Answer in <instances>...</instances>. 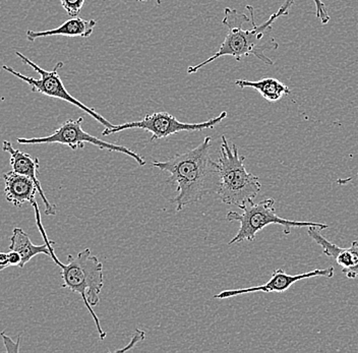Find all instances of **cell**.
I'll return each mask as SVG.
<instances>
[{
  "mask_svg": "<svg viewBox=\"0 0 358 353\" xmlns=\"http://www.w3.org/2000/svg\"><path fill=\"white\" fill-rule=\"evenodd\" d=\"M35 214L40 233L43 236L44 243L48 245L50 251V258L62 269V277L64 280L62 288H67L71 291L80 294L85 305L88 308L90 315L95 322L100 340H104L106 338V332L102 329L99 318L93 310V307H96L100 303V294L104 286L103 264L98 260L97 257L91 254L90 249H85L84 251L78 252L76 258L69 254L67 257V264L60 262L53 249L55 241L49 240L42 224L40 209H36Z\"/></svg>",
  "mask_w": 358,
  "mask_h": 353,
  "instance_id": "3",
  "label": "cell"
},
{
  "mask_svg": "<svg viewBox=\"0 0 358 353\" xmlns=\"http://www.w3.org/2000/svg\"><path fill=\"white\" fill-rule=\"evenodd\" d=\"M239 209L243 210V213L229 211L226 215L228 222L239 223V229L236 236L228 243L232 245L235 243H243V241H254L257 234L259 231L268 226V225L277 224L283 227L285 236H289L293 227L302 228L315 226L320 230L327 229L328 225L324 223L306 222V221L289 220V219L281 218L277 215L275 210L274 199H265L259 203H246L241 206Z\"/></svg>",
  "mask_w": 358,
  "mask_h": 353,
  "instance_id": "5",
  "label": "cell"
},
{
  "mask_svg": "<svg viewBox=\"0 0 358 353\" xmlns=\"http://www.w3.org/2000/svg\"><path fill=\"white\" fill-rule=\"evenodd\" d=\"M315 6V15L317 19L321 22L322 24H327L330 22V15H329L328 10H327L326 4L323 0H313Z\"/></svg>",
  "mask_w": 358,
  "mask_h": 353,
  "instance_id": "17",
  "label": "cell"
},
{
  "mask_svg": "<svg viewBox=\"0 0 358 353\" xmlns=\"http://www.w3.org/2000/svg\"><path fill=\"white\" fill-rule=\"evenodd\" d=\"M2 150L10 156V166L13 171L17 173L22 174V175L28 176L33 180L37 187L38 194L42 198L45 205V214L49 216H55L56 214V206L51 204L48 199L45 196L43 189H42L41 183H40L38 174H39L40 162L38 158H34L30 154L24 153L13 148V145L8 141H4L2 143Z\"/></svg>",
  "mask_w": 358,
  "mask_h": 353,
  "instance_id": "11",
  "label": "cell"
},
{
  "mask_svg": "<svg viewBox=\"0 0 358 353\" xmlns=\"http://www.w3.org/2000/svg\"><path fill=\"white\" fill-rule=\"evenodd\" d=\"M211 137H206L196 148L178 154L166 161H154L152 166L169 174L167 182L176 187V211L201 202L208 194H217L220 174L217 161L211 158Z\"/></svg>",
  "mask_w": 358,
  "mask_h": 353,
  "instance_id": "2",
  "label": "cell"
},
{
  "mask_svg": "<svg viewBox=\"0 0 358 353\" xmlns=\"http://www.w3.org/2000/svg\"><path fill=\"white\" fill-rule=\"evenodd\" d=\"M227 111H223L217 117H213L207 122H198V124H189V122H179L178 118L168 113H155L148 114L142 120L138 122H127V124L113 126L110 129H105L102 131L103 136H109L112 134L120 133L127 129H141L152 134L150 142H155L160 138L170 137L181 131H201L203 129H212L218 126L227 117Z\"/></svg>",
  "mask_w": 358,
  "mask_h": 353,
  "instance_id": "8",
  "label": "cell"
},
{
  "mask_svg": "<svg viewBox=\"0 0 358 353\" xmlns=\"http://www.w3.org/2000/svg\"><path fill=\"white\" fill-rule=\"evenodd\" d=\"M4 196L6 201L17 208L24 203H32L38 193L37 187L31 178L15 171L6 172L3 175Z\"/></svg>",
  "mask_w": 358,
  "mask_h": 353,
  "instance_id": "12",
  "label": "cell"
},
{
  "mask_svg": "<svg viewBox=\"0 0 358 353\" xmlns=\"http://www.w3.org/2000/svg\"><path fill=\"white\" fill-rule=\"evenodd\" d=\"M2 340H3L4 346H6V352H17L20 350V340H21V336H19L17 342H13V339H10L6 333L2 332L1 334Z\"/></svg>",
  "mask_w": 358,
  "mask_h": 353,
  "instance_id": "19",
  "label": "cell"
},
{
  "mask_svg": "<svg viewBox=\"0 0 358 353\" xmlns=\"http://www.w3.org/2000/svg\"><path fill=\"white\" fill-rule=\"evenodd\" d=\"M235 85L241 89H254L263 96L264 99L272 103L278 102L284 96H288L291 94L289 87L286 86L279 80L274 79V78H265V79L256 80V82L236 80H235Z\"/></svg>",
  "mask_w": 358,
  "mask_h": 353,
  "instance_id": "14",
  "label": "cell"
},
{
  "mask_svg": "<svg viewBox=\"0 0 358 353\" xmlns=\"http://www.w3.org/2000/svg\"><path fill=\"white\" fill-rule=\"evenodd\" d=\"M0 266L4 269L10 268V260H8V252H0Z\"/></svg>",
  "mask_w": 358,
  "mask_h": 353,
  "instance_id": "21",
  "label": "cell"
},
{
  "mask_svg": "<svg viewBox=\"0 0 358 353\" xmlns=\"http://www.w3.org/2000/svg\"><path fill=\"white\" fill-rule=\"evenodd\" d=\"M245 161V156L239 155L236 145L230 146L222 135L220 157L217 162L220 174V187L217 194L224 204L239 208L252 202L261 192V180L246 171Z\"/></svg>",
  "mask_w": 358,
  "mask_h": 353,
  "instance_id": "4",
  "label": "cell"
},
{
  "mask_svg": "<svg viewBox=\"0 0 358 353\" xmlns=\"http://www.w3.org/2000/svg\"><path fill=\"white\" fill-rule=\"evenodd\" d=\"M8 260H10V267H20L22 263V257L17 251L10 250L8 252Z\"/></svg>",
  "mask_w": 358,
  "mask_h": 353,
  "instance_id": "20",
  "label": "cell"
},
{
  "mask_svg": "<svg viewBox=\"0 0 358 353\" xmlns=\"http://www.w3.org/2000/svg\"><path fill=\"white\" fill-rule=\"evenodd\" d=\"M62 8L71 17H78L85 4V0H60Z\"/></svg>",
  "mask_w": 358,
  "mask_h": 353,
  "instance_id": "16",
  "label": "cell"
},
{
  "mask_svg": "<svg viewBox=\"0 0 358 353\" xmlns=\"http://www.w3.org/2000/svg\"><path fill=\"white\" fill-rule=\"evenodd\" d=\"M83 122L84 117H78L77 120H67L64 122L55 133L46 137L40 138H19L17 143L21 145H42V144H60L66 145L73 151L78 149H84L86 144H91L97 147L100 150H107L109 152H116V153L124 154L129 157L136 160L140 166L145 165V158L140 154L136 153L133 150L127 148L120 145L111 144V143L104 142L97 137L90 135V134L83 129Z\"/></svg>",
  "mask_w": 358,
  "mask_h": 353,
  "instance_id": "7",
  "label": "cell"
},
{
  "mask_svg": "<svg viewBox=\"0 0 358 353\" xmlns=\"http://www.w3.org/2000/svg\"><path fill=\"white\" fill-rule=\"evenodd\" d=\"M334 268L329 267L326 269H317L313 271L306 272V273L299 275H289L286 273L284 270L277 269L273 272L270 280L265 284L256 286V287L238 288V289L224 290L220 294L214 296V298L226 299L231 297L243 296L246 294H254V292H266V294H282L287 291L288 289L301 280L313 278V277H326V278H332L334 276Z\"/></svg>",
  "mask_w": 358,
  "mask_h": 353,
  "instance_id": "9",
  "label": "cell"
},
{
  "mask_svg": "<svg viewBox=\"0 0 358 353\" xmlns=\"http://www.w3.org/2000/svg\"><path fill=\"white\" fill-rule=\"evenodd\" d=\"M97 22L94 20H84L80 17H71L67 20L62 26L57 28L51 29V30L40 31H27V39L30 42L35 41L38 38L51 37V36H66V37H82L88 38L93 34Z\"/></svg>",
  "mask_w": 358,
  "mask_h": 353,
  "instance_id": "13",
  "label": "cell"
},
{
  "mask_svg": "<svg viewBox=\"0 0 358 353\" xmlns=\"http://www.w3.org/2000/svg\"><path fill=\"white\" fill-rule=\"evenodd\" d=\"M308 234L323 249L324 254L334 259L347 278L355 279L358 277V241H353L350 247L343 249L324 238L317 227H308Z\"/></svg>",
  "mask_w": 358,
  "mask_h": 353,
  "instance_id": "10",
  "label": "cell"
},
{
  "mask_svg": "<svg viewBox=\"0 0 358 353\" xmlns=\"http://www.w3.org/2000/svg\"><path fill=\"white\" fill-rule=\"evenodd\" d=\"M136 1H140V2H147V1H156V2H161L162 1V0H136Z\"/></svg>",
  "mask_w": 358,
  "mask_h": 353,
  "instance_id": "22",
  "label": "cell"
},
{
  "mask_svg": "<svg viewBox=\"0 0 358 353\" xmlns=\"http://www.w3.org/2000/svg\"><path fill=\"white\" fill-rule=\"evenodd\" d=\"M10 250L17 251L21 254L22 263L20 268H24L26 264L30 262L34 257L38 254H47L50 257L48 245L46 243L41 245H33L28 234L22 229V228H15L13 231V236L10 238Z\"/></svg>",
  "mask_w": 358,
  "mask_h": 353,
  "instance_id": "15",
  "label": "cell"
},
{
  "mask_svg": "<svg viewBox=\"0 0 358 353\" xmlns=\"http://www.w3.org/2000/svg\"><path fill=\"white\" fill-rule=\"evenodd\" d=\"M145 333L144 331L136 329L134 331L133 336H131V342L125 346L124 348L115 350V352H127L129 350H133L136 344L140 343L141 341L145 340Z\"/></svg>",
  "mask_w": 358,
  "mask_h": 353,
  "instance_id": "18",
  "label": "cell"
},
{
  "mask_svg": "<svg viewBox=\"0 0 358 353\" xmlns=\"http://www.w3.org/2000/svg\"><path fill=\"white\" fill-rule=\"evenodd\" d=\"M293 4L294 0H284L279 10L273 13L265 23L259 26L255 21V10L252 6H246L250 19L245 13L225 8L222 24L227 27L228 33L220 48L207 60H203L196 66H189L187 73L192 75L198 73L201 69L222 57H232L237 62H241L243 58L254 55L264 64L273 66L274 62L266 55L267 51L276 50L279 46L272 36V26L280 17L289 15Z\"/></svg>",
  "mask_w": 358,
  "mask_h": 353,
  "instance_id": "1",
  "label": "cell"
},
{
  "mask_svg": "<svg viewBox=\"0 0 358 353\" xmlns=\"http://www.w3.org/2000/svg\"><path fill=\"white\" fill-rule=\"evenodd\" d=\"M15 55L22 60V64L31 66L36 73H39V79L27 77V75H22L20 71H15V69L10 68V66H2V69L15 75L17 79L22 80V82H27L29 87H30L31 91L34 92V93H40L42 94V95L47 96V97L55 98V99H59L62 100V101L71 103V104L77 106L80 110L89 114L91 117L97 120L98 122H100V124L106 127V129H110V127L114 126V124H112L108 120H105L99 113H96L95 109L90 108V107L85 105L84 103L78 101V99H76V98L73 97V95H71V93L66 90L64 82H62V78H60L59 73H58V71L64 68V62H57L52 71H45L41 66H38L37 64L32 62L30 58L22 55V52L15 51Z\"/></svg>",
  "mask_w": 358,
  "mask_h": 353,
  "instance_id": "6",
  "label": "cell"
}]
</instances>
